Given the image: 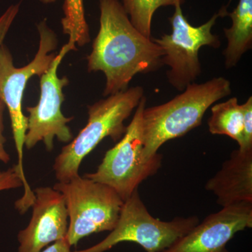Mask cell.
Returning <instances> with one entry per match:
<instances>
[{
	"label": "cell",
	"mask_w": 252,
	"mask_h": 252,
	"mask_svg": "<svg viewBox=\"0 0 252 252\" xmlns=\"http://www.w3.org/2000/svg\"><path fill=\"white\" fill-rule=\"evenodd\" d=\"M98 34L87 57L89 72L105 75V97L127 89L136 74L155 72L163 65V51L131 23L119 0H98Z\"/></svg>",
	"instance_id": "1"
},
{
	"label": "cell",
	"mask_w": 252,
	"mask_h": 252,
	"mask_svg": "<svg viewBox=\"0 0 252 252\" xmlns=\"http://www.w3.org/2000/svg\"><path fill=\"white\" fill-rule=\"evenodd\" d=\"M231 94L224 77L189 84L182 94L166 103L145 107L142 113L143 157L148 160L167 141L182 137L201 125L207 109Z\"/></svg>",
	"instance_id": "2"
},
{
	"label": "cell",
	"mask_w": 252,
	"mask_h": 252,
	"mask_svg": "<svg viewBox=\"0 0 252 252\" xmlns=\"http://www.w3.org/2000/svg\"><path fill=\"white\" fill-rule=\"evenodd\" d=\"M143 96V88L136 86L89 105L87 124L56 158L53 168L58 182H69L79 175L83 160L105 137L114 142L120 140L126 130L124 122Z\"/></svg>",
	"instance_id": "3"
},
{
	"label": "cell",
	"mask_w": 252,
	"mask_h": 252,
	"mask_svg": "<svg viewBox=\"0 0 252 252\" xmlns=\"http://www.w3.org/2000/svg\"><path fill=\"white\" fill-rule=\"evenodd\" d=\"M39 34V49L34 59L27 65L16 67L12 55L9 49L2 44L0 47V99L3 101L9 112L12 128L13 137L18 155L16 167L24 187L23 196L32 195V190L23 167V149L28 129V118L22 109L24 91L28 81L34 76L41 77L52 64L56 58L58 38L49 27L46 19L37 25Z\"/></svg>",
	"instance_id": "4"
},
{
	"label": "cell",
	"mask_w": 252,
	"mask_h": 252,
	"mask_svg": "<svg viewBox=\"0 0 252 252\" xmlns=\"http://www.w3.org/2000/svg\"><path fill=\"white\" fill-rule=\"evenodd\" d=\"M53 188L63 195L68 214L66 238L71 247L94 233L112 231L117 225L124 201L108 186L80 175Z\"/></svg>",
	"instance_id": "5"
},
{
	"label": "cell",
	"mask_w": 252,
	"mask_h": 252,
	"mask_svg": "<svg viewBox=\"0 0 252 252\" xmlns=\"http://www.w3.org/2000/svg\"><path fill=\"white\" fill-rule=\"evenodd\" d=\"M147 99L143 96L122 138L106 152L97 170L84 177L114 189L124 201L130 198L139 186L157 174L161 167L162 156L150 160L143 157L142 113Z\"/></svg>",
	"instance_id": "6"
},
{
	"label": "cell",
	"mask_w": 252,
	"mask_h": 252,
	"mask_svg": "<svg viewBox=\"0 0 252 252\" xmlns=\"http://www.w3.org/2000/svg\"><path fill=\"white\" fill-rule=\"evenodd\" d=\"M199 223L196 217H177L164 221L152 216L141 200L138 189L124 201L116 226L97 245L72 252H105L122 243H134L147 252H161Z\"/></svg>",
	"instance_id": "7"
},
{
	"label": "cell",
	"mask_w": 252,
	"mask_h": 252,
	"mask_svg": "<svg viewBox=\"0 0 252 252\" xmlns=\"http://www.w3.org/2000/svg\"><path fill=\"white\" fill-rule=\"evenodd\" d=\"M181 6L176 5L175 13L170 18L171 34L152 39L163 51L162 63L170 68L166 74L169 83L177 91H184L201 74L198 56L200 48L205 46L215 49L220 47L219 36L212 34V29L217 18L225 16L227 11L221 9L205 24L194 27L184 16Z\"/></svg>",
	"instance_id": "8"
},
{
	"label": "cell",
	"mask_w": 252,
	"mask_h": 252,
	"mask_svg": "<svg viewBox=\"0 0 252 252\" xmlns=\"http://www.w3.org/2000/svg\"><path fill=\"white\" fill-rule=\"evenodd\" d=\"M76 43L69 39L63 46L47 71L40 78V96L34 107H28V129L25 147L32 149L39 142H44L46 150L54 149V138L60 142L69 143L73 135L67 124L74 117L63 115L61 106L64 101L63 89L69 84L67 77L60 78L58 69L65 55L72 50H77Z\"/></svg>",
	"instance_id": "9"
},
{
	"label": "cell",
	"mask_w": 252,
	"mask_h": 252,
	"mask_svg": "<svg viewBox=\"0 0 252 252\" xmlns=\"http://www.w3.org/2000/svg\"><path fill=\"white\" fill-rule=\"evenodd\" d=\"M252 227V202L233 204L208 215L161 252H228V242Z\"/></svg>",
	"instance_id": "10"
},
{
	"label": "cell",
	"mask_w": 252,
	"mask_h": 252,
	"mask_svg": "<svg viewBox=\"0 0 252 252\" xmlns=\"http://www.w3.org/2000/svg\"><path fill=\"white\" fill-rule=\"evenodd\" d=\"M34 193L31 220L18 234V252H41L67 235L69 220L62 193L49 187H38Z\"/></svg>",
	"instance_id": "11"
},
{
	"label": "cell",
	"mask_w": 252,
	"mask_h": 252,
	"mask_svg": "<svg viewBox=\"0 0 252 252\" xmlns=\"http://www.w3.org/2000/svg\"><path fill=\"white\" fill-rule=\"evenodd\" d=\"M205 189L217 197V203L222 207L252 202V149L232 152Z\"/></svg>",
	"instance_id": "12"
},
{
	"label": "cell",
	"mask_w": 252,
	"mask_h": 252,
	"mask_svg": "<svg viewBox=\"0 0 252 252\" xmlns=\"http://www.w3.org/2000/svg\"><path fill=\"white\" fill-rule=\"evenodd\" d=\"M232 20L231 27L225 28L226 48L223 51L227 69L235 67L242 56L252 46V0H240L232 13L227 12Z\"/></svg>",
	"instance_id": "13"
},
{
	"label": "cell",
	"mask_w": 252,
	"mask_h": 252,
	"mask_svg": "<svg viewBox=\"0 0 252 252\" xmlns=\"http://www.w3.org/2000/svg\"><path fill=\"white\" fill-rule=\"evenodd\" d=\"M208 120L209 131L212 135H226L236 141L239 148L243 144V112L236 97L213 104Z\"/></svg>",
	"instance_id": "14"
},
{
	"label": "cell",
	"mask_w": 252,
	"mask_h": 252,
	"mask_svg": "<svg viewBox=\"0 0 252 252\" xmlns=\"http://www.w3.org/2000/svg\"><path fill=\"white\" fill-rule=\"evenodd\" d=\"M185 0H123L131 23L141 34L151 39L152 18L159 7L182 4Z\"/></svg>",
	"instance_id": "15"
},
{
	"label": "cell",
	"mask_w": 252,
	"mask_h": 252,
	"mask_svg": "<svg viewBox=\"0 0 252 252\" xmlns=\"http://www.w3.org/2000/svg\"><path fill=\"white\" fill-rule=\"evenodd\" d=\"M62 25L65 34L76 44L83 46L90 41L89 26L84 15V0H65Z\"/></svg>",
	"instance_id": "16"
},
{
	"label": "cell",
	"mask_w": 252,
	"mask_h": 252,
	"mask_svg": "<svg viewBox=\"0 0 252 252\" xmlns=\"http://www.w3.org/2000/svg\"><path fill=\"white\" fill-rule=\"evenodd\" d=\"M243 112V144L240 149H252V97L241 104Z\"/></svg>",
	"instance_id": "17"
},
{
	"label": "cell",
	"mask_w": 252,
	"mask_h": 252,
	"mask_svg": "<svg viewBox=\"0 0 252 252\" xmlns=\"http://www.w3.org/2000/svg\"><path fill=\"white\" fill-rule=\"evenodd\" d=\"M20 6L21 2L11 5L0 16V47L2 45L11 25L19 12Z\"/></svg>",
	"instance_id": "18"
},
{
	"label": "cell",
	"mask_w": 252,
	"mask_h": 252,
	"mask_svg": "<svg viewBox=\"0 0 252 252\" xmlns=\"http://www.w3.org/2000/svg\"><path fill=\"white\" fill-rule=\"evenodd\" d=\"M23 182L18 175L16 165L4 171H0V191L22 187Z\"/></svg>",
	"instance_id": "19"
},
{
	"label": "cell",
	"mask_w": 252,
	"mask_h": 252,
	"mask_svg": "<svg viewBox=\"0 0 252 252\" xmlns=\"http://www.w3.org/2000/svg\"><path fill=\"white\" fill-rule=\"evenodd\" d=\"M6 109V106L3 101L0 99V162L4 164H7L10 161V155L6 149H5V143H6V137L4 135V113Z\"/></svg>",
	"instance_id": "20"
},
{
	"label": "cell",
	"mask_w": 252,
	"mask_h": 252,
	"mask_svg": "<svg viewBox=\"0 0 252 252\" xmlns=\"http://www.w3.org/2000/svg\"><path fill=\"white\" fill-rule=\"evenodd\" d=\"M71 246L68 243L67 238L62 239L59 241L55 242L52 245H49L41 252H72Z\"/></svg>",
	"instance_id": "21"
},
{
	"label": "cell",
	"mask_w": 252,
	"mask_h": 252,
	"mask_svg": "<svg viewBox=\"0 0 252 252\" xmlns=\"http://www.w3.org/2000/svg\"><path fill=\"white\" fill-rule=\"evenodd\" d=\"M39 1H40L41 2H42L43 4H48L56 2L57 0H39Z\"/></svg>",
	"instance_id": "22"
}]
</instances>
